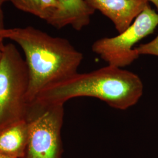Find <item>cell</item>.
Returning a JSON list of instances; mask_svg holds the SVG:
<instances>
[{"mask_svg":"<svg viewBox=\"0 0 158 158\" xmlns=\"http://www.w3.org/2000/svg\"><path fill=\"white\" fill-rule=\"evenodd\" d=\"M0 38L16 42L24 52L29 74V104L47 87L78 73L83 59L82 53L68 40L33 27L4 28Z\"/></svg>","mask_w":158,"mask_h":158,"instance_id":"obj_1","label":"cell"},{"mask_svg":"<svg viewBox=\"0 0 158 158\" xmlns=\"http://www.w3.org/2000/svg\"><path fill=\"white\" fill-rule=\"evenodd\" d=\"M143 91L142 81L137 74L108 64L89 73H77L49 85L34 102L64 105L73 98L89 97L105 102L113 108L125 110L139 102Z\"/></svg>","mask_w":158,"mask_h":158,"instance_id":"obj_2","label":"cell"},{"mask_svg":"<svg viewBox=\"0 0 158 158\" xmlns=\"http://www.w3.org/2000/svg\"><path fill=\"white\" fill-rule=\"evenodd\" d=\"M29 83L26 61L15 46L4 45L0 57V130L25 119Z\"/></svg>","mask_w":158,"mask_h":158,"instance_id":"obj_3","label":"cell"},{"mask_svg":"<svg viewBox=\"0 0 158 158\" xmlns=\"http://www.w3.org/2000/svg\"><path fill=\"white\" fill-rule=\"evenodd\" d=\"M64 105L29 104L28 143L23 158H62Z\"/></svg>","mask_w":158,"mask_h":158,"instance_id":"obj_4","label":"cell"},{"mask_svg":"<svg viewBox=\"0 0 158 158\" xmlns=\"http://www.w3.org/2000/svg\"><path fill=\"white\" fill-rule=\"evenodd\" d=\"M158 25V14L148 4L125 31L116 36L96 40L92 45V51L108 65L125 68L139 56L135 45L152 34Z\"/></svg>","mask_w":158,"mask_h":158,"instance_id":"obj_5","label":"cell"},{"mask_svg":"<svg viewBox=\"0 0 158 158\" xmlns=\"http://www.w3.org/2000/svg\"><path fill=\"white\" fill-rule=\"evenodd\" d=\"M95 11L101 12L115 25L119 34L132 23L145 9L147 0H85Z\"/></svg>","mask_w":158,"mask_h":158,"instance_id":"obj_6","label":"cell"},{"mask_svg":"<svg viewBox=\"0 0 158 158\" xmlns=\"http://www.w3.org/2000/svg\"><path fill=\"white\" fill-rule=\"evenodd\" d=\"M60 8L47 21L57 29L70 25L81 31L90 23L95 10L85 0H57Z\"/></svg>","mask_w":158,"mask_h":158,"instance_id":"obj_7","label":"cell"},{"mask_svg":"<svg viewBox=\"0 0 158 158\" xmlns=\"http://www.w3.org/2000/svg\"><path fill=\"white\" fill-rule=\"evenodd\" d=\"M28 134V123L26 119L0 130V153L13 158H23Z\"/></svg>","mask_w":158,"mask_h":158,"instance_id":"obj_8","label":"cell"},{"mask_svg":"<svg viewBox=\"0 0 158 158\" xmlns=\"http://www.w3.org/2000/svg\"><path fill=\"white\" fill-rule=\"evenodd\" d=\"M19 10L40 17V0H10Z\"/></svg>","mask_w":158,"mask_h":158,"instance_id":"obj_9","label":"cell"},{"mask_svg":"<svg viewBox=\"0 0 158 158\" xmlns=\"http://www.w3.org/2000/svg\"><path fill=\"white\" fill-rule=\"evenodd\" d=\"M40 18L46 22L60 8V4L57 0H40Z\"/></svg>","mask_w":158,"mask_h":158,"instance_id":"obj_10","label":"cell"},{"mask_svg":"<svg viewBox=\"0 0 158 158\" xmlns=\"http://www.w3.org/2000/svg\"><path fill=\"white\" fill-rule=\"evenodd\" d=\"M135 49L139 56L147 55L158 56V35L154 40L135 47Z\"/></svg>","mask_w":158,"mask_h":158,"instance_id":"obj_11","label":"cell"},{"mask_svg":"<svg viewBox=\"0 0 158 158\" xmlns=\"http://www.w3.org/2000/svg\"><path fill=\"white\" fill-rule=\"evenodd\" d=\"M10 1V0H0V31L4 29V14L2 11V6L4 3Z\"/></svg>","mask_w":158,"mask_h":158,"instance_id":"obj_12","label":"cell"},{"mask_svg":"<svg viewBox=\"0 0 158 158\" xmlns=\"http://www.w3.org/2000/svg\"><path fill=\"white\" fill-rule=\"evenodd\" d=\"M148 2L149 1H151V2H152L153 4L155 5V6H156V9H157V10H158V0H147Z\"/></svg>","mask_w":158,"mask_h":158,"instance_id":"obj_13","label":"cell"},{"mask_svg":"<svg viewBox=\"0 0 158 158\" xmlns=\"http://www.w3.org/2000/svg\"><path fill=\"white\" fill-rule=\"evenodd\" d=\"M0 158H13V157H11V156H7L6 155L4 154H2V153H0Z\"/></svg>","mask_w":158,"mask_h":158,"instance_id":"obj_14","label":"cell"},{"mask_svg":"<svg viewBox=\"0 0 158 158\" xmlns=\"http://www.w3.org/2000/svg\"><path fill=\"white\" fill-rule=\"evenodd\" d=\"M4 44H3V39L0 38V51L2 50L3 46H4Z\"/></svg>","mask_w":158,"mask_h":158,"instance_id":"obj_15","label":"cell"},{"mask_svg":"<svg viewBox=\"0 0 158 158\" xmlns=\"http://www.w3.org/2000/svg\"><path fill=\"white\" fill-rule=\"evenodd\" d=\"M1 51H0V57H1Z\"/></svg>","mask_w":158,"mask_h":158,"instance_id":"obj_16","label":"cell"}]
</instances>
